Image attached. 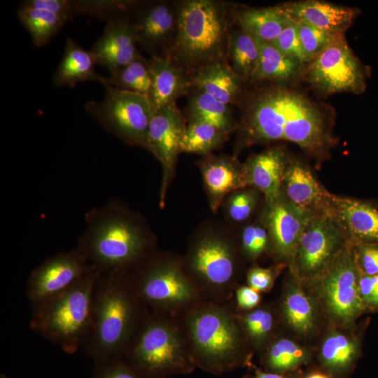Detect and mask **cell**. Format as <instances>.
Returning <instances> with one entry per match:
<instances>
[{"instance_id":"obj_11","label":"cell","mask_w":378,"mask_h":378,"mask_svg":"<svg viewBox=\"0 0 378 378\" xmlns=\"http://www.w3.org/2000/svg\"><path fill=\"white\" fill-rule=\"evenodd\" d=\"M187 273L204 300L226 302L231 297L237 275V258L233 246L225 239L206 235L191 248Z\"/></svg>"},{"instance_id":"obj_20","label":"cell","mask_w":378,"mask_h":378,"mask_svg":"<svg viewBox=\"0 0 378 378\" xmlns=\"http://www.w3.org/2000/svg\"><path fill=\"white\" fill-rule=\"evenodd\" d=\"M133 22L124 16L108 20L102 34L91 50L97 64L112 72L139 55Z\"/></svg>"},{"instance_id":"obj_43","label":"cell","mask_w":378,"mask_h":378,"mask_svg":"<svg viewBox=\"0 0 378 378\" xmlns=\"http://www.w3.org/2000/svg\"><path fill=\"white\" fill-rule=\"evenodd\" d=\"M272 44L284 55L293 57L304 64H306L304 52L293 20L283 30Z\"/></svg>"},{"instance_id":"obj_29","label":"cell","mask_w":378,"mask_h":378,"mask_svg":"<svg viewBox=\"0 0 378 378\" xmlns=\"http://www.w3.org/2000/svg\"><path fill=\"white\" fill-rule=\"evenodd\" d=\"M95 64L97 62L91 50L84 49L68 37L63 57L54 74V83L58 87L70 88L87 80L101 83L104 77L95 71Z\"/></svg>"},{"instance_id":"obj_48","label":"cell","mask_w":378,"mask_h":378,"mask_svg":"<svg viewBox=\"0 0 378 378\" xmlns=\"http://www.w3.org/2000/svg\"><path fill=\"white\" fill-rule=\"evenodd\" d=\"M253 378H302V372L298 370L289 373L277 374L255 368Z\"/></svg>"},{"instance_id":"obj_26","label":"cell","mask_w":378,"mask_h":378,"mask_svg":"<svg viewBox=\"0 0 378 378\" xmlns=\"http://www.w3.org/2000/svg\"><path fill=\"white\" fill-rule=\"evenodd\" d=\"M204 185L214 211L228 193L248 186L244 164L229 156H209L202 165Z\"/></svg>"},{"instance_id":"obj_9","label":"cell","mask_w":378,"mask_h":378,"mask_svg":"<svg viewBox=\"0 0 378 378\" xmlns=\"http://www.w3.org/2000/svg\"><path fill=\"white\" fill-rule=\"evenodd\" d=\"M360 274L354 246L349 243L326 270L304 284L330 326L351 328L366 314L359 293Z\"/></svg>"},{"instance_id":"obj_33","label":"cell","mask_w":378,"mask_h":378,"mask_svg":"<svg viewBox=\"0 0 378 378\" xmlns=\"http://www.w3.org/2000/svg\"><path fill=\"white\" fill-rule=\"evenodd\" d=\"M259 59L256 41L240 27L230 32L227 60L232 70L244 83L250 82Z\"/></svg>"},{"instance_id":"obj_41","label":"cell","mask_w":378,"mask_h":378,"mask_svg":"<svg viewBox=\"0 0 378 378\" xmlns=\"http://www.w3.org/2000/svg\"><path fill=\"white\" fill-rule=\"evenodd\" d=\"M258 191L253 188L236 190L232 193L227 208L228 216L232 220L242 222L249 218L258 201Z\"/></svg>"},{"instance_id":"obj_49","label":"cell","mask_w":378,"mask_h":378,"mask_svg":"<svg viewBox=\"0 0 378 378\" xmlns=\"http://www.w3.org/2000/svg\"><path fill=\"white\" fill-rule=\"evenodd\" d=\"M302 378H332V377L328 372L321 369V370H312L308 372Z\"/></svg>"},{"instance_id":"obj_25","label":"cell","mask_w":378,"mask_h":378,"mask_svg":"<svg viewBox=\"0 0 378 378\" xmlns=\"http://www.w3.org/2000/svg\"><path fill=\"white\" fill-rule=\"evenodd\" d=\"M290 156L280 147H272L252 155L244 164L248 186L265 197V204L281 193L284 173Z\"/></svg>"},{"instance_id":"obj_18","label":"cell","mask_w":378,"mask_h":378,"mask_svg":"<svg viewBox=\"0 0 378 378\" xmlns=\"http://www.w3.org/2000/svg\"><path fill=\"white\" fill-rule=\"evenodd\" d=\"M133 25L138 44L151 56L167 55L176 33V1L141 4Z\"/></svg>"},{"instance_id":"obj_3","label":"cell","mask_w":378,"mask_h":378,"mask_svg":"<svg viewBox=\"0 0 378 378\" xmlns=\"http://www.w3.org/2000/svg\"><path fill=\"white\" fill-rule=\"evenodd\" d=\"M225 302L202 300L177 317L196 367L213 374L251 365L239 315Z\"/></svg>"},{"instance_id":"obj_30","label":"cell","mask_w":378,"mask_h":378,"mask_svg":"<svg viewBox=\"0 0 378 378\" xmlns=\"http://www.w3.org/2000/svg\"><path fill=\"white\" fill-rule=\"evenodd\" d=\"M255 40L259 59L250 82L287 84L303 71L305 64L299 60L284 55L272 43Z\"/></svg>"},{"instance_id":"obj_39","label":"cell","mask_w":378,"mask_h":378,"mask_svg":"<svg viewBox=\"0 0 378 378\" xmlns=\"http://www.w3.org/2000/svg\"><path fill=\"white\" fill-rule=\"evenodd\" d=\"M306 64L326 47L345 34L328 32L300 21H295Z\"/></svg>"},{"instance_id":"obj_19","label":"cell","mask_w":378,"mask_h":378,"mask_svg":"<svg viewBox=\"0 0 378 378\" xmlns=\"http://www.w3.org/2000/svg\"><path fill=\"white\" fill-rule=\"evenodd\" d=\"M328 213L338 223L349 242L378 244V204L328 191Z\"/></svg>"},{"instance_id":"obj_40","label":"cell","mask_w":378,"mask_h":378,"mask_svg":"<svg viewBox=\"0 0 378 378\" xmlns=\"http://www.w3.org/2000/svg\"><path fill=\"white\" fill-rule=\"evenodd\" d=\"M241 246L244 254L255 260L270 248V240L265 225L251 224L245 227L241 234Z\"/></svg>"},{"instance_id":"obj_44","label":"cell","mask_w":378,"mask_h":378,"mask_svg":"<svg viewBox=\"0 0 378 378\" xmlns=\"http://www.w3.org/2000/svg\"><path fill=\"white\" fill-rule=\"evenodd\" d=\"M359 293L366 313L377 312L378 274L368 275L360 272L359 279Z\"/></svg>"},{"instance_id":"obj_17","label":"cell","mask_w":378,"mask_h":378,"mask_svg":"<svg viewBox=\"0 0 378 378\" xmlns=\"http://www.w3.org/2000/svg\"><path fill=\"white\" fill-rule=\"evenodd\" d=\"M369 319L351 328L330 326L320 344L318 360L321 368L332 378H347L362 354L364 333Z\"/></svg>"},{"instance_id":"obj_27","label":"cell","mask_w":378,"mask_h":378,"mask_svg":"<svg viewBox=\"0 0 378 378\" xmlns=\"http://www.w3.org/2000/svg\"><path fill=\"white\" fill-rule=\"evenodd\" d=\"M192 87L205 92L227 104H238L244 92L241 78L228 62H216L204 66L190 76Z\"/></svg>"},{"instance_id":"obj_47","label":"cell","mask_w":378,"mask_h":378,"mask_svg":"<svg viewBox=\"0 0 378 378\" xmlns=\"http://www.w3.org/2000/svg\"><path fill=\"white\" fill-rule=\"evenodd\" d=\"M260 292L248 286L238 288L236 290V300L239 308L243 310H251L260 302Z\"/></svg>"},{"instance_id":"obj_14","label":"cell","mask_w":378,"mask_h":378,"mask_svg":"<svg viewBox=\"0 0 378 378\" xmlns=\"http://www.w3.org/2000/svg\"><path fill=\"white\" fill-rule=\"evenodd\" d=\"M94 270L76 248L58 253L31 271L27 283V298L31 305L49 300L71 288Z\"/></svg>"},{"instance_id":"obj_28","label":"cell","mask_w":378,"mask_h":378,"mask_svg":"<svg viewBox=\"0 0 378 378\" xmlns=\"http://www.w3.org/2000/svg\"><path fill=\"white\" fill-rule=\"evenodd\" d=\"M236 24L253 38L272 43L293 20L281 5L234 8Z\"/></svg>"},{"instance_id":"obj_45","label":"cell","mask_w":378,"mask_h":378,"mask_svg":"<svg viewBox=\"0 0 378 378\" xmlns=\"http://www.w3.org/2000/svg\"><path fill=\"white\" fill-rule=\"evenodd\" d=\"M353 246L360 272L368 275L377 274L378 244H358Z\"/></svg>"},{"instance_id":"obj_22","label":"cell","mask_w":378,"mask_h":378,"mask_svg":"<svg viewBox=\"0 0 378 378\" xmlns=\"http://www.w3.org/2000/svg\"><path fill=\"white\" fill-rule=\"evenodd\" d=\"M150 86L147 94L153 111L188 95L192 89L190 75L167 55H153L148 59Z\"/></svg>"},{"instance_id":"obj_2","label":"cell","mask_w":378,"mask_h":378,"mask_svg":"<svg viewBox=\"0 0 378 378\" xmlns=\"http://www.w3.org/2000/svg\"><path fill=\"white\" fill-rule=\"evenodd\" d=\"M84 218L85 227L76 248L100 274L127 272L154 252L139 219L114 200Z\"/></svg>"},{"instance_id":"obj_1","label":"cell","mask_w":378,"mask_h":378,"mask_svg":"<svg viewBox=\"0 0 378 378\" xmlns=\"http://www.w3.org/2000/svg\"><path fill=\"white\" fill-rule=\"evenodd\" d=\"M266 83L243 92L238 102L241 143L251 146L286 141L297 145L317 164L328 159L337 144L334 111L286 84Z\"/></svg>"},{"instance_id":"obj_5","label":"cell","mask_w":378,"mask_h":378,"mask_svg":"<svg viewBox=\"0 0 378 378\" xmlns=\"http://www.w3.org/2000/svg\"><path fill=\"white\" fill-rule=\"evenodd\" d=\"M176 5V33L167 55L190 76L209 64L228 62L234 8L216 0H183Z\"/></svg>"},{"instance_id":"obj_34","label":"cell","mask_w":378,"mask_h":378,"mask_svg":"<svg viewBox=\"0 0 378 378\" xmlns=\"http://www.w3.org/2000/svg\"><path fill=\"white\" fill-rule=\"evenodd\" d=\"M18 15L37 47L46 46L66 22L56 13L41 9L20 8Z\"/></svg>"},{"instance_id":"obj_4","label":"cell","mask_w":378,"mask_h":378,"mask_svg":"<svg viewBox=\"0 0 378 378\" xmlns=\"http://www.w3.org/2000/svg\"><path fill=\"white\" fill-rule=\"evenodd\" d=\"M147 308L127 272L100 274L92 294L91 323L83 349L94 363L122 356Z\"/></svg>"},{"instance_id":"obj_46","label":"cell","mask_w":378,"mask_h":378,"mask_svg":"<svg viewBox=\"0 0 378 378\" xmlns=\"http://www.w3.org/2000/svg\"><path fill=\"white\" fill-rule=\"evenodd\" d=\"M277 274L278 270L274 267H252L247 272V284L258 292H268L272 288Z\"/></svg>"},{"instance_id":"obj_13","label":"cell","mask_w":378,"mask_h":378,"mask_svg":"<svg viewBox=\"0 0 378 378\" xmlns=\"http://www.w3.org/2000/svg\"><path fill=\"white\" fill-rule=\"evenodd\" d=\"M349 244L328 214L315 215L308 223L289 265L290 273L306 284L321 274Z\"/></svg>"},{"instance_id":"obj_10","label":"cell","mask_w":378,"mask_h":378,"mask_svg":"<svg viewBox=\"0 0 378 378\" xmlns=\"http://www.w3.org/2000/svg\"><path fill=\"white\" fill-rule=\"evenodd\" d=\"M104 98L89 101L85 110L107 132L125 144L144 147L154 111L146 94L119 89L110 85L104 77Z\"/></svg>"},{"instance_id":"obj_6","label":"cell","mask_w":378,"mask_h":378,"mask_svg":"<svg viewBox=\"0 0 378 378\" xmlns=\"http://www.w3.org/2000/svg\"><path fill=\"white\" fill-rule=\"evenodd\" d=\"M122 357L144 378L188 374L196 368L178 318L148 309Z\"/></svg>"},{"instance_id":"obj_31","label":"cell","mask_w":378,"mask_h":378,"mask_svg":"<svg viewBox=\"0 0 378 378\" xmlns=\"http://www.w3.org/2000/svg\"><path fill=\"white\" fill-rule=\"evenodd\" d=\"M188 95L184 115L188 122L207 123L227 133L238 127L229 105L217 100L205 92L193 88Z\"/></svg>"},{"instance_id":"obj_16","label":"cell","mask_w":378,"mask_h":378,"mask_svg":"<svg viewBox=\"0 0 378 378\" xmlns=\"http://www.w3.org/2000/svg\"><path fill=\"white\" fill-rule=\"evenodd\" d=\"M186 121L176 103H173L155 111L148 127L143 148L150 151L162 166V201L180 153Z\"/></svg>"},{"instance_id":"obj_8","label":"cell","mask_w":378,"mask_h":378,"mask_svg":"<svg viewBox=\"0 0 378 378\" xmlns=\"http://www.w3.org/2000/svg\"><path fill=\"white\" fill-rule=\"evenodd\" d=\"M142 304L150 312L178 317L204 300L183 267L154 252L127 272Z\"/></svg>"},{"instance_id":"obj_50","label":"cell","mask_w":378,"mask_h":378,"mask_svg":"<svg viewBox=\"0 0 378 378\" xmlns=\"http://www.w3.org/2000/svg\"><path fill=\"white\" fill-rule=\"evenodd\" d=\"M244 378H247V377H244Z\"/></svg>"},{"instance_id":"obj_36","label":"cell","mask_w":378,"mask_h":378,"mask_svg":"<svg viewBox=\"0 0 378 378\" xmlns=\"http://www.w3.org/2000/svg\"><path fill=\"white\" fill-rule=\"evenodd\" d=\"M110 74L106 81L112 86L147 96L150 86L149 63L140 54L127 64Z\"/></svg>"},{"instance_id":"obj_23","label":"cell","mask_w":378,"mask_h":378,"mask_svg":"<svg viewBox=\"0 0 378 378\" xmlns=\"http://www.w3.org/2000/svg\"><path fill=\"white\" fill-rule=\"evenodd\" d=\"M292 20L320 29L345 34L360 10L320 0H303L281 4Z\"/></svg>"},{"instance_id":"obj_35","label":"cell","mask_w":378,"mask_h":378,"mask_svg":"<svg viewBox=\"0 0 378 378\" xmlns=\"http://www.w3.org/2000/svg\"><path fill=\"white\" fill-rule=\"evenodd\" d=\"M228 134L207 123L188 122L180 143V153L207 155L222 145Z\"/></svg>"},{"instance_id":"obj_38","label":"cell","mask_w":378,"mask_h":378,"mask_svg":"<svg viewBox=\"0 0 378 378\" xmlns=\"http://www.w3.org/2000/svg\"><path fill=\"white\" fill-rule=\"evenodd\" d=\"M134 1L120 0H76L70 1L72 18L76 15H86L95 18L111 19L121 17L119 14L137 7Z\"/></svg>"},{"instance_id":"obj_32","label":"cell","mask_w":378,"mask_h":378,"mask_svg":"<svg viewBox=\"0 0 378 378\" xmlns=\"http://www.w3.org/2000/svg\"><path fill=\"white\" fill-rule=\"evenodd\" d=\"M312 351L286 337L274 340L267 344L261 358L265 371L286 374L298 370L312 359Z\"/></svg>"},{"instance_id":"obj_15","label":"cell","mask_w":378,"mask_h":378,"mask_svg":"<svg viewBox=\"0 0 378 378\" xmlns=\"http://www.w3.org/2000/svg\"><path fill=\"white\" fill-rule=\"evenodd\" d=\"M315 215L293 204L281 191L274 200L265 204L264 225L270 248L280 263L290 265L302 234Z\"/></svg>"},{"instance_id":"obj_24","label":"cell","mask_w":378,"mask_h":378,"mask_svg":"<svg viewBox=\"0 0 378 378\" xmlns=\"http://www.w3.org/2000/svg\"><path fill=\"white\" fill-rule=\"evenodd\" d=\"M281 192L295 205L316 215L328 213V192L312 174L309 167L290 157Z\"/></svg>"},{"instance_id":"obj_12","label":"cell","mask_w":378,"mask_h":378,"mask_svg":"<svg viewBox=\"0 0 378 378\" xmlns=\"http://www.w3.org/2000/svg\"><path fill=\"white\" fill-rule=\"evenodd\" d=\"M303 70L310 85L326 95L343 92L360 94L365 91L371 74L370 67L355 55L345 34L305 64Z\"/></svg>"},{"instance_id":"obj_37","label":"cell","mask_w":378,"mask_h":378,"mask_svg":"<svg viewBox=\"0 0 378 378\" xmlns=\"http://www.w3.org/2000/svg\"><path fill=\"white\" fill-rule=\"evenodd\" d=\"M239 318L249 344L255 349L267 344L275 326L274 314L270 308H254Z\"/></svg>"},{"instance_id":"obj_7","label":"cell","mask_w":378,"mask_h":378,"mask_svg":"<svg viewBox=\"0 0 378 378\" xmlns=\"http://www.w3.org/2000/svg\"><path fill=\"white\" fill-rule=\"evenodd\" d=\"M99 272L94 270L64 292L31 305L30 328L68 354L84 346L90 323L92 300Z\"/></svg>"},{"instance_id":"obj_42","label":"cell","mask_w":378,"mask_h":378,"mask_svg":"<svg viewBox=\"0 0 378 378\" xmlns=\"http://www.w3.org/2000/svg\"><path fill=\"white\" fill-rule=\"evenodd\" d=\"M92 378H144L122 356L94 363Z\"/></svg>"},{"instance_id":"obj_21","label":"cell","mask_w":378,"mask_h":378,"mask_svg":"<svg viewBox=\"0 0 378 378\" xmlns=\"http://www.w3.org/2000/svg\"><path fill=\"white\" fill-rule=\"evenodd\" d=\"M281 315L297 335L309 338L317 332L321 311L314 295L290 273L281 300Z\"/></svg>"}]
</instances>
